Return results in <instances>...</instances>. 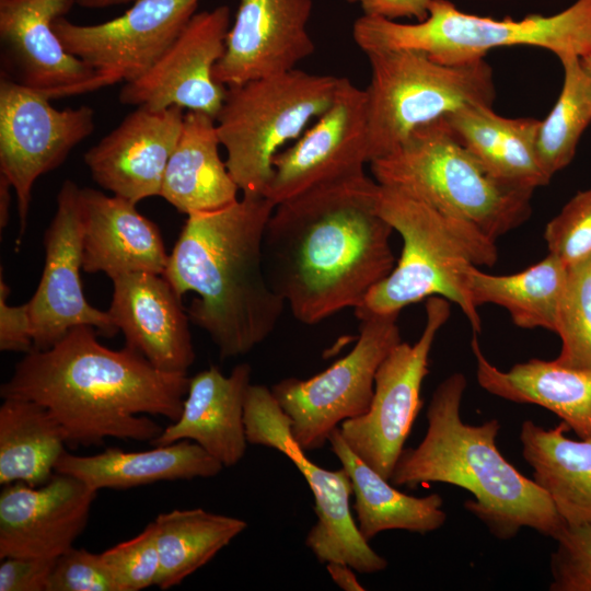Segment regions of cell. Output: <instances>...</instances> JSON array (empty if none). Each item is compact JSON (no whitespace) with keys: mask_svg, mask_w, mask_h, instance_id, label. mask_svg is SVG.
I'll list each match as a JSON object with an SVG mask.
<instances>
[{"mask_svg":"<svg viewBox=\"0 0 591 591\" xmlns=\"http://www.w3.org/2000/svg\"><path fill=\"white\" fill-rule=\"evenodd\" d=\"M80 211L85 273L101 271L112 280L130 273L164 274L169 255L161 233L136 204L84 187Z\"/></svg>","mask_w":591,"mask_h":591,"instance_id":"obj_23","label":"cell"},{"mask_svg":"<svg viewBox=\"0 0 591 591\" xmlns=\"http://www.w3.org/2000/svg\"><path fill=\"white\" fill-rule=\"evenodd\" d=\"M252 368L235 366L229 375L210 367L189 379V386L177 420L163 428L151 441L154 445L181 440L198 443L224 467L237 464L246 451L244 405Z\"/></svg>","mask_w":591,"mask_h":591,"instance_id":"obj_24","label":"cell"},{"mask_svg":"<svg viewBox=\"0 0 591 591\" xmlns=\"http://www.w3.org/2000/svg\"><path fill=\"white\" fill-rule=\"evenodd\" d=\"M444 119L497 178L533 190L551 182L536 150L541 119L503 117L485 104L466 105Z\"/></svg>","mask_w":591,"mask_h":591,"instance_id":"obj_27","label":"cell"},{"mask_svg":"<svg viewBox=\"0 0 591 591\" xmlns=\"http://www.w3.org/2000/svg\"><path fill=\"white\" fill-rule=\"evenodd\" d=\"M399 313L359 317V336L354 348L310 379L286 378L271 393L289 416L291 433L304 451L323 448L329 433L344 420L368 412L376 371L402 341Z\"/></svg>","mask_w":591,"mask_h":591,"instance_id":"obj_11","label":"cell"},{"mask_svg":"<svg viewBox=\"0 0 591 591\" xmlns=\"http://www.w3.org/2000/svg\"><path fill=\"white\" fill-rule=\"evenodd\" d=\"M152 522L160 557L154 586L161 590L182 583L247 526L244 520L201 508L175 509Z\"/></svg>","mask_w":591,"mask_h":591,"instance_id":"obj_33","label":"cell"},{"mask_svg":"<svg viewBox=\"0 0 591 591\" xmlns=\"http://www.w3.org/2000/svg\"><path fill=\"white\" fill-rule=\"evenodd\" d=\"M247 442L275 449L287 456L305 478L314 497L316 523L305 537L306 547L324 563H344L361 573L387 567L360 533L349 506L352 484L344 467L331 471L312 462L291 433L289 416L271 390L251 384L244 405Z\"/></svg>","mask_w":591,"mask_h":591,"instance_id":"obj_10","label":"cell"},{"mask_svg":"<svg viewBox=\"0 0 591 591\" xmlns=\"http://www.w3.org/2000/svg\"><path fill=\"white\" fill-rule=\"evenodd\" d=\"M327 442L350 477L357 525L367 541L389 530L427 534L445 523L447 513L442 510L440 495L414 497L397 490L351 451L339 427L329 433Z\"/></svg>","mask_w":591,"mask_h":591,"instance_id":"obj_30","label":"cell"},{"mask_svg":"<svg viewBox=\"0 0 591 591\" xmlns=\"http://www.w3.org/2000/svg\"><path fill=\"white\" fill-rule=\"evenodd\" d=\"M552 591H591V524L565 525L554 538Z\"/></svg>","mask_w":591,"mask_h":591,"instance_id":"obj_38","label":"cell"},{"mask_svg":"<svg viewBox=\"0 0 591 591\" xmlns=\"http://www.w3.org/2000/svg\"><path fill=\"white\" fill-rule=\"evenodd\" d=\"M230 20L228 5L196 12L160 59L121 86L119 102L154 109L178 106L216 119L227 86L215 79L213 70L224 54Z\"/></svg>","mask_w":591,"mask_h":591,"instance_id":"obj_18","label":"cell"},{"mask_svg":"<svg viewBox=\"0 0 591 591\" xmlns=\"http://www.w3.org/2000/svg\"><path fill=\"white\" fill-rule=\"evenodd\" d=\"M369 164L379 184L410 194L493 241L520 227L532 212L534 190L494 176L444 117L417 128Z\"/></svg>","mask_w":591,"mask_h":591,"instance_id":"obj_6","label":"cell"},{"mask_svg":"<svg viewBox=\"0 0 591 591\" xmlns=\"http://www.w3.org/2000/svg\"><path fill=\"white\" fill-rule=\"evenodd\" d=\"M224 466L198 443L181 440L152 450L106 449L94 455L65 452L55 472L74 476L95 490L125 489L163 480L207 478Z\"/></svg>","mask_w":591,"mask_h":591,"instance_id":"obj_28","label":"cell"},{"mask_svg":"<svg viewBox=\"0 0 591 591\" xmlns=\"http://www.w3.org/2000/svg\"><path fill=\"white\" fill-rule=\"evenodd\" d=\"M184 109L139 106L83 157L93 179L134 204L160 196L167 161L177 143Z\"/></svg>","mask_w":591,"mask_h":591,"instance_id":"obj_21","label":"cell"},{"mask_svg":"<svg viewBox=\"0 0 591 591\" xmlns=\"http://www.w3.org/2000/svg\"><path fill=\"white\" fill-rule=\"evenodd\" d=\"M136 0H77V4L86 9H103L130 3Z\"/></svg>","mask_w":591,"mask_h":591,"instance_id":"obj_45","label":"cell"},{"mask_svg":"<svg viewBox=\"0 0 591 591\" xmlns=\"http://www.w3.org/2000/svg\"><path fill=\"white\" fill-rule=\"evenodd\" d=\"M548 253L568 267L591 257V186L573 195L545 227Z\"/></svg>","mask_w":591,"mask_h":591,"instance_id":"obj_36","label":"cell"},{"mask_svg":"<svg viewBox=\"0 0 591 591\" xmlns=\"http://www.w3.org/2000/svg\"><path fill=\"white\" fill-rule=\"evenodd\" d=\"M370 162L402 144L417 128L471 104L491 105L493 69L485 59L444 65L407 49L367 55ZM369 162V163H370Z\"/></svg>","mask_w":591,"mask_h":591,"instance_id":"obj_9","label":"cell"},{"mask_svg":"<svg viewBox=\"0 0 591 591\" xmlns=\"http://www.w3.org/2000/svg\"><path fill=\"white\" fill-rule=\"evenodd\" d=\"M559 60L563 88L548 115L541 119L536 141L540 162L549 177L570 164L591 124V73L579 57Z\"/></svg>","mask_w":591,"mask_h":591,"instance_id":"obj_34","label":"cell"},{"mask_svg":"<svg viewBox=\"0 0 591 591\" xmlns=\"http://www.w3.org/2000/svg\"><path fill=\"white\" fill-rule=\"evenodd\" d=\"M338 81L296 68L227 86L216 126L242 194L264 196L275 157L329 106Z\"/></svg>","mask_w":591,"mask_h":591,"instance_id":"obj_8","label":"cell"},{"mask_svg":"<svg viewBox=\"0 0 591 591\" xmlns=\"http://www.w3.org/2000/svg\"><path fill=\"white\" fill-rule=\"evenodd\" d=\"M567 429L563 421L546 429L524 420L522 455L565 524H591V439L572 440Z\"/></svg>","mask_w":591,"mask_h":591,"instance_id":"obj_29","label":"cell"},{"mask_svg":"<svg viewBox=\"0 0 591 591\" xmlns=\"http://www.w3.org/2000/svg\"><path fill=\"white\" fill-rule=\"evenodd\" d=\"M56 202V212L44 235L43 274L27 302L33 349L37 350L51 347L81 325L107 337L118 332L108 312L93 308L83 293L80 187L71 179L63 181Z\"/></svg>","mask_w":591,"mask_h":591,"instance_id":"obj_16","label":"cell"},{"mask_svg":"<svg viewBox=\"0 0 591 591\" xmlns=\"http://www.w3.org/2000/svg\"><path fill=\"white\" fill-rule=\"evenodd\" d=\"M11 188L12 185L9 179L0 174V229L7 227L9 221V210L11 204Z\"/></svg>","mask_w":591,"mask_h":591,"instance_id":"obj_44","label":"cell"},{"mask_svg":"<svg viewBox=\"0 0 591 591\" xmlns=\"http://www.w3.org/2000/svg\"><path fill=\"white\" fill-rule=\"evenodd\" d=\"M94 128L92 107L55 108L43 93L1 77L0 174L16 195L18 244L25 232L35 181L58 167Z\"/></svg>","mask_w":591,"mask_h":591,"instance_id":"obj_13","label":"cell"},{"mask_svg":"<svg viewBox=\"0 0 591 591\" xmlns=\"http://www.w3.org/2000/svg\"><path fill=\"white\" fill-rule=\"evenodd\" d=\"M201 0H136L118 18L79 25L63 16L53 28L65 49L112 84L143 76L173 44Z\"/></svg>","mask_w":591,"mask_h":591,"instance_id":"obj_15","label":"cell"},{"mask_svg":"<svg viewBox=\"0 0 591 591\" xmlns=\"http://www.w3.org/2000/svg\"><path fill=\"white\" fill-rule=\"evenodd\" d=\"M326 569L333 581L346 591H363L364 588L358 581L355 569L344 563H327Z\"/></svg>","mask_w":591,"mask_h":591,"instance_id":"obj_43","label":"cell"},{"mask_svg":"<svg viewBox=\"0 0 591 591\" xmlns=\"http://www.w3.org/2000/svg\"><path fill=\"white\" fill-rule=\"evenodd\" d=\"M471 348L480 387L513 403L544 407L557 415L579 439H591V369L533 358L503 371L485 357L475 333Z\"/></svg>","mask_w":591,"mask_h":591,"instance_id":"obj_25","label":"cell"},{"mask_svg":"<svg viewBox=\"0 0 591 591\" xmlns=\"http://www.w3.org/2000/svg\"><path fill=\"white\" fill-rule=\"evenodd\" d=\"M426 323L413 345L397 344L380 364L371 405L363 415L344 420L340 433L357 456L390 480L421 408V385L429 373V355L450 317V302L426 299Z\"/></svg>","mask_w":591,"mask_h":591,"instance_id":"obj_12","label":"cell"},{"mask_svg":"<svg viewBox=\"0 0 591 591\" xmlns=\"http://www.w3.org/2000/svg\"><path fill=\"white\" fill-rule=\"evenodd\" d=\"M369 162L366 90L339 77L329 106L275 157L264 196L276 206L321 184L363 173Z\"/></svg>","mask_w":591,"mask_h":591,"instance_id":"obj_14","label":"cell"},{"mask_svg":"<svg viewBox=\"0 0 591 591\" xmlns=\"http://www.w3.org/2000/svg\"><path fill=\"white\" fill-rule=\"evenodd\" d=\"M275 205L243 194L235 202L187 216L163 276L183 297L222 360L250 352L276 328L285 309L265 267L264 236Z\"/></svg>","mask_w":591,"mask_h":591,"instance_id":"obj_3","label":"cell"},{"mask_svg":"<svg viewBox=\"0 0 591 591\" xmlns=\"http://www.w3.org/2000/svg\"><path fill=\"white\" fill-rule=\"evenodd\" d=\"M97 490L56 473L40 486L4 485L0 494V559L57 558L86 526Z\"/></svg>","mask_w":591,"mask_h":591,"instance_id":"obj_19","label":"cell"},{"mask_svg":"<svg viewBox=\"0 0 591 591\" xmlns=\"http://www.w3.org/2000/svg\"><path fill=\"white\" fill-rule=\"evenodd\" d=\"M467 380L454 372L438 384L427 409V431L415 448H404L392 475L394 486L444 483L472 494L464 507L500 540L530 528L555 538L565 528L551 498L499 451L498 419L468 425L461 418Z\"/></svg>","mask_w":591,"mask_h":591,"instance_id":"obj_4","label":"cell"},{"mask_svg":"<svg viewBox=\"0 0 591 591\" xmlns=\"http://www.w3.org/2000/svg\"><path fill=\"white\" fill-rule=\"evenodd\" d=\"M46 591H120L101 554L73 546L57 557Z\"/></svg>","mask_w":591,"mask_h":591,"instance_id":"obj_39","label":"cell"},{"mask_svg":"<svg viewBox=\"0 0 591 591\" xmlns=\"http://www.w3.org/2000/svg\"><path fill=\"white\" fill-rule=\"evenodd\" d=\"M376 206L402 236L403 250L389 276L355 309L357 318L399 313L424 299L441 297L456 304L474 333L480 334L482 317L467 291L465 271L472 265L493 266L498 259L496 241L410 194L379 183Z\"/></svg>","mask_w":591,"mask_h":591,"instance_id":"obj_5","label":"cell"},{"mask_svg":"<svg viewBox=\"0 0 591 591\" xmlns=\"http://www.w3.org/2000/svg\"><path fill=\"white\" fill-rule=\"evenodd\" d=\"M77 0H0L1 77L59 99L111 81L69 54L53 28Z\"/></svg>","mask_w":591,"mask_h":591,"instance_id":"obj_17","label":"cell"},{"mask_svg":"<svg viewBox=\"0 0 591 591\" xmlns=\"http://www.w3.org/2000/svg\"><path fill=\"white\" fill-rule=\"evenodd\" d=\"M220 146L216 119L187 111L165 167L160 196L187 216L235 202L240 188L220 158Z\"/></svg>","mask_w":591,"mask_h":591,"instance_id":"obj_26","label":"cell"},{"mask_svg":"<svg viewBox=\"0 0 591 591\" xmlns=\"http://www.w3.org/2000/svg\"><path fill=\"white\" fill-rule=\"evenodd\" d=\"M112 281L107 312L126 346L163 372L187 374L195 351L182 297L159 274L130 273Z\"/></svg>","mask_w":591,"mask_h":591,"instance_id":"obj_22","label":"cell"},{"mask_svg":"<svg viewBox=\"0 0 591 591\" xmlns=\"http://www.w3.org/2000/svg\"><path fill=\"white\" fill-rule=\"evenodd\" d=\"M312 8V0H239L215 79L232 86L296 69L315 50Z\"/></svg>","mask_w":591,"mask_h":591,"instance_id":"obj_20","label":"cell"},{"mask_svg":"<svg viewBox=\"0 0 591 591\" xmlns=\"http://www.w3.org/2000/svg\"><path fill=\"white\" fill-rule=\"evenodd\" d=\"M584 68L591 73V53H589L587 56L580 58Z\"/></svg>","mask_w":591,"mask_h":591,"instance_id":"obj_46","label":"cell"},{"mask_svg":"<svg viewBox=\"0 0 591 591\" xmlns=\"http://www.w3.org/2000/svg\"><path fill=\"white\" fill-rule=\"evenodd\" d=\"M0 271V349L30 352L34 348L27 302L12 306L8 303L10 287Z\"/></svg>","mask_w":591,"mask_h":591,"instance_id":"obj_41","label":"cell"},{"mask_svg":"<svg viewBox=\"0 0 591 591\" xmlns=\"http://www.w3.org/2000/svg\"><path fill=\"white\" fill-rule=\"evenodd\" d=\"M568 278V266L555 255L522 271L493 275L472 265L465 283L475 306L487 303L506 309L521 328L556 332L558 313Z\"/></svg>","mask_w":591,"mask_h":591,"instance_id":"obj_31","label":"cell"},{"mask_svg":"<svg viewBox=\"0 0 591 591\" xmlns=\"http://www.w3.org/2000/svg\"><path fill=\"white\" fill-rule=\"evenodd\" d=\"M378 183L359 173L275 206L264 236L268 281L305 325L361 305L396 260Z\"/></svg>","mask_w":591,"mask_h":591,"instance_id":"obj_1","label":"cell"},{"mask_svg":"<svg viewBox=\"0 0 591 591\" xmlns=\"http://www.w3.org/2000/svg\"><path fill=\"white\" fill-rule=\"evenodd\" d=\"M358 4L364 15L395 21L399 18H415L418 22L429 15L431 0H344Z\"/></svg>","mask_w":591,"mask_h":591,"instance_id":"obj_42","label":"cell"},{"mask_svg":"<svg viewBox=\"0 0 591 591\" xmlns=\"http://www.w3.org/2000/svg\"><path fill=\"white\" fill-rule=\"evenodd\" d=\"M2 399L0 484L40 486L55 474L66 452L65 431L45 406L23 398Z\"/></svg>","mask_w":591,"mask_h":591,"instance_id":"obj_32","label":"cell"},{"mask_svg":"<svg viewBox=\"0 0 591 591\" xmlns=\"http://www.w3.org/2000/svg\"><path fill=\"white\" fill-rule=\"evenodd\" d=\"M352 38L366 55L407 49L444 65L482 60L493 49L518 45L549 50L558 59L582 58L591 53V0H577L551 16L522 20L478 16L449 0H431L428 18L417 23L363 14L352 25Z\"/></svg>","mask_w":591,"mask_h":591,"instance_id":"obj_7","label":"cell"},{"mask_svg":"<svg viewBox=\"0 0 591 591\" xmlns=\"http://www.w3.org/2000/svg\"><path fill=\"white\" fill-rule=\"evenodd\" d=\"M57 558L4 557L0 591H46Z\"/></svg>","mask_w":591,"mask_h":591,"instance_id":"obj_40","label":"cell"},{"mask_svg":"<svg viewBox=\"0 0 591 591\" xmlns=\"http://www.w3.org/2000/svg\"><path fill=\"white\" fill-rule=\"evenodd\" d=\"M561 347L555 360L591 369V257L568 267V278L555 332Z\"/></svg>","mask_w":591,"mask_h":591,"instance_id":"obj_35","label":"cell"},{"mask_svg":"<svg viewBox=\"0 0 591 591\" xmlns=\"http://www.w3.org/2000/svg\"><path fill=\"white\" fill-rule=\"evenodd\" d=\"M120 591H139L155 584L160 557L153 522L137 536L101 553Z\"/></svg>","mask_w":591,"mask_h":591,"instance_id":"obj_37","label":"cell"},{"mask_svg":"<svg viewBox=\"0 0 591 591\" xmlns=\"http://www.w3.org/2000/svg\"><path fill=\"white\" fill-rule=\"evenodd\" d=\"M96 334L77 326L51 347L25 354L0 396L45 406L67 445L102 444L106 438L153 441L163 428L142 414L177 420L190 378L163 372L127 346L109 349Z\"/></svg>","mask_w":591,"mask_h":591,"instance_id":"obj_2","label":"cell"}]
</instances>
